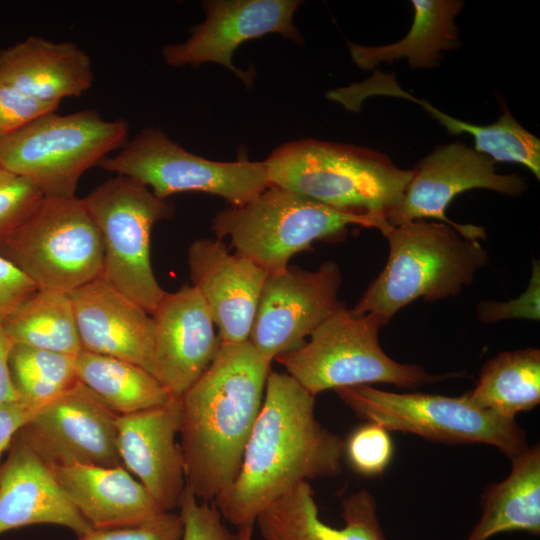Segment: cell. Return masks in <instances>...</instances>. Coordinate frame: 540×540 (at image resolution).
Instances as JSON below:
<instances>
[{"label":"cell","instance_id":"30","mask_svg":"<svg viewBox=\"0 0 540 540\" xmlns=\"http://www.w3.org/2000/svg\"><path fill=\"white\" fill-rule=\"evenodd\" d=\"M9 369L18 399L40 408L77 380L75 356L14 344Z\"/></svg>","mask_w":540,"mask_h":540},{"label":"cell","instance_id":"37","mask_svg":"<svg viewBox=\"0 0 540 540\" xmlns=\"http://www.w3.org/2000/svg\"><path fill=\"white\" fill-rule=\"evenodd\" d=\"M37 289L20 269L0 256V324L12 316Z\"/></svg>","mask_w":540,"mask_h":540},{"label":"cell","instance_id":"29","mask_svg":"<svg viewBox=\"0 0 540 540\" xmlns=\"http://www.w3.org/2000/svg\"><path fill=\"white\" fill-rule=\"evenodd\" d=\"M14 344L76 356L81 350L69 293L37 289L1 324Z\"/></svg>","mask_w":540,"mask_h":540},{"label":"cell","instance_id":"36","mask_svg":"<svg viewBox=\"0 0 540 540\" xmlns=\"http://www.w3.org/2000/svg\"><path fill=\"white\" fill-rule=\"evenodd\" d=\"M183 525L179 514L165 512L159 517L134 526L91 529L76 540H180Z\"/></svg>","mask_w":540,"mask_h":540},{"label":"cell","instance_id":"7","mask_svg":"<svg viewBox=\"0 0 540 540\" xmlns=\"http://www.w3.org/2000/svg\"><path fill=\"white\" fill-rule=\"evenodd\" d=\"M127 136L126 120H105L94 109L53 112L0 137V167L28 180L43 197H75L81 176Z\"/></svg>","mask_w":540,"mask_h":540},{"label":"cell","instance_id":"6","mask_svg":"<svg viewBox=\"0 0 540 540\" xmlns=\"http://www.w3.org/2000/svg\"><path fill=\"white\" fill-rule=\"evenodd\" d=\"M386 325L374 313L355 316L342 303L298 348L275 361L285 373L316 397L326 390L388 383L413 389L458 376L430 374L415 364H402L380 347L378 334Z\"/></svg>","mask_w":540,"mask_h":540},{"label":"cell","instance_id":"18","mask_svg":"<svg viewBox=\"0 0 540 540\" xmlns=\"http://www.w3.org/2000/svg\"><path fill=\"white\" fill-rule=\"evenodd\" d=\"M192 285L203 298L221 343L249 339L268 273L220 239L202 238L188 249Z\"/></svg>","mask_w":540,"mask_h":540},{"label":"cell","instance_id":"5","mask_svg":"<svg viewBox=\"0 0 540 540\" xmlns=\"http://www.w3.org/2000/svg\"><path fill=\"white\" fill-rule=\"evenodd\" d=\"M352 225L383 235L392 228L384 219L337 210L269 186L248 203L218 212L211 229L217 239L228 238L236 253L270 274L287 268L290 259L314 241L344 237Z\"/></svg>","mask_w":540,"mask_h":540},{"label":"cell","instance_id":"39","mask_svg":"<svg viewBox=\"0 0 540 540\" xmlns=\"http://www.w3.org/2000/svg\"><path fill=\"white\" fill-rule=\"evenodd\" d=\"M13 346V340L0 324V406L19 400L9 369V358Z\"/></svg>","mask_w":540,"mask_h":540},{"label":"cell","instance_id":"2","mask_svg":"<svg viewBox=\"0 0 540 540\" xmlns=\"http://www.w3.org/2000/svg\"><path fill=\"white\" fill-rule=\"evenodd\" d=\"M272 362L249 343H221L212 363L180 397L186 487L213 502L235 480L261 409Z\"/></svg>","mask_w":540,"mask_h":540},{"label":"cell","instance_id":"35","mask_svg":"<svg viewBox=\"0 0 540 540\" xmlns=\"http://www.w3.org/2000/svg\"><path fill=\"white\" fill-rule=\"evenodd\" d=\"M478 319L483 323H494L507 319L539 320L540 316V266L533 261L529 284L517 298L504 302L480 301L476 309Z\"/></svg>","mask_w":540,"mask_h":540},{"label":"cell","instance_id":"24","mask_svg":"<svg viewBox=\"0 0 540 540\" xmlns=\"http://www.w3.org/2000/svg\"><path fill=\"white\" fill-rule=\"evenodd\" d=\"M0 81L39 100L61 103L88 91L94 72L76 43L30 36L0 50Z\"/></svg>","mask_w":540,"mask_h":540},{"label":"cell","instance_id":"23","mask_svg":"<svg viewBox=\"0 0 540 540\" xmlns=\"http://www.w3.org/2000/svg\"><path fill=\"white\" fill-rule=\"evenodd\" d=\"M342 517L341 528L325 524L309 482L302 481L265 508L255 525L264 540H388L375 498L368 490H359L342 501Z\"/></svg>","mask_w":540,"mask_h":540},{"label":"cell","instance_id":"34","mask_svg":"<svg viewBox=\"0 0 540 540\" xmlns=\"http://www.w3.org/2000/svg\"><path fill=\"white\" fill-rule=\"evenodd\" d=\"M59 105L34 98L0 81V137L16 132L43 115L56 112Z\"/></svg>","mask_w":540,"mask_h":540},{"label":"cell","instance_id":"28","mask_svg":"<svg viewBox=\"0 0 540 540\" xmlns=\"http://www.w3.org/2000/svg\"><path fill=\"white\" fill-rule=\"evenodd\" d=\"M475 407L507 419L540 402V350L501 352L483 366L478 384L466 394Z\"/></svg>","mask_w":540,"mask_h":540},{"label":"cell","instance_id":"31","mask_svg":"<svg viewBox=\"0 0 540 540\" xmlns=\"http://www.w3.org/2000/svg\"><path fill=\"white\" fill-rule=\"evenodd\" d=\"M343 455L357 473L364 476L381 474L393 457V443L388 430L367 421L344 441Z\"/></svg>","mask_w":540,"mask_h":540},{"label":"cell","instance_id":"32","mask_svg":"<svg viewBox=\"0 0 540 540\" xmlns=\"http://www.w3.org/2000/svg\"><path fill=\"white\" fill-rule=\"evenodd\" d=\"M183 532L180 540H242L231 532L213 502L199 500L187 487L179 504Z\"/></svg>","mask_w":540,"mask_h":540},{"label":"cell","instance_id":"22","mask_svg":"<svg viewBox=\"0 0 540 540\" xmlns=\"http://www.w3.org/2000/svg\"><path fill=\"white\" fill-rule=\"evenodd\" d=\"M50 469L92 529L139 525L166 512L123 465H72Z\"/></svg>","mask_w":540,"mask_h":540},{"label":"cell","instance_id":"26","mask_svg":"<svg viewBox=\"0 0 540 540\" xmlns=\"http://www.w3.org/2000/svg\"><path fill=\"white\" fill-rule=\"evenodd\" d=\"M512 468L481 497L482 513L465 540H488L506 532L540 534V448L527 447L511 458Z\"/></svg>","mask_w":540,"mask_h":540},{"label":"cell","instance_id":"4","mask_svg":"<svg viewBox=\"0 0 540 540\" xmlns=\"http://www.w3.org/2000/svg\"><path fill=\"white\" fill-rule=\"evenodd\" d=\"M389 256L379 275L356 305L355 316L374 313L387 324L412 301H435L458 295L488 263L479 240L462 236L441 222L414 220L384 235Z\"/></svg>","mask_w":540,"mask_h":540},{"label":"cell","instance_id":"11","mask_svg":"<svg viewBox=\"0 0 540 540\" xmlns=\"http://www.w3.org/2000/svg\"><path fill=\"white\" fill-rule=\"evenodd\" d=\"M99 166L142 183L160 199L181 192H204L238 207L270 186L264 162L208 160L186 151L155 127L140 131Z\"/></svg>","mask_w":540,"mask_h":540},{"label":"cell","instance_id":"40","mask_svg":"<svg viewBox=\"0 0 540 540\" xmlns=\"http://www.w3.org/2000/svg\"><path fill=\"white\" fill-rule=\"evenodd\" d=\"M254 528H242L238 529V532L242 540H252Z\"/></svg>","mask_w":540,"mask_h":540},{"label":"cell","instance_id":"25","mask_svg":"<svg viewBox=\"0 0 540 540\" xmlns=\"http://www.w3.org/2000/svg\"><path fill=\"white\" fill-rule=\"evenodd\" d=\"M411 4L413 23L400 41L382 46L348 43L351 58L361 70L403 58L411 69L435 68L440 65L442 51L460 47L459 28L454 19L463 9V1L412 0Z\"/></svg>","mask_w":540,"mask_h":540},{"label":"cell","instance_id":"9","mask_svg":"<svg viewBox=\"0 0 540 540\" xmlns=\"http://www.w3.org/2000/svg\"><path fill=\"white\" fill-rule=\"evenodd\" d=\"M82 200L102 236L101 276L151 314L166 294L151 265V231L173 217V205L123 175L105 180Z\"/></svg>","mask_w":540,"mask_h":540},{"label":"cell","instance_id":"15","mask_svg":"<svg viewBox=\"0 0 540 540\" xmlns=\"http://www.w3.org/2000/svg\"><path fill=\"white\" fill-rule=\"evenodd\" d=\"M300 3L296 0L204 1L205 20L190 30L191 36L186 41L165 45L163 59L173 67L217 63L251 84L250 76L232 63L235 50L243 42L269 33H279L301 44L302 38L293 22Z\"/></svg>","mask_w":540,"mask_h":540},{"label":"cell","instance_id":"38","mask_svg":"<svg viewBox=\"0 0 540 540\" xmlns=\"http://www.w3.org/2000/svg\"><path fill=\"white\" fill-rule=\"evenodd\" d=\"M36 410L37 408L21 400L0 406V458L7 451L15 434Z\"/></svg>","mask_w":540,"mask_h":540},{"label":"cell","instance_id":"3","mask_svg":"<svg viewBox=\"0 0 540 540\" xmlns=\"http://www.w3.org/2000/svg\"><path fill=\"white\" fill-rule=\"evenodd\" d=\"M264 164L270 186L386 221L413 175L379 151L315 139L288 142Z\"/></svg>","mask_w":540,"mask_h":540},{"label":"cell","instance_id":"10","mask_svg":"<svg viewBox=\"0 0 540 540\" xmlns=\"http://www.w3.org/2000/svg\"><path fill=\"white\" fill-rule=\"evenodd\" d=\"M359 418L388 431L412 433L445 443H484L506 456L528 445L515 419H507L472 405L466 395L449 397L426 393H395L369 385L334 390Z\"/></svg>","mask_w":540,"mask_h":540},{"label":"cell","instance_id":"14","mask_svg":"<svg viewBox=\"0 0 540 540\" xmlns=\"http://www.w3.org/2000/svg\"><path fill=\"white\" fill-rule=\"evenodd\" d=\"M117 417L76 381L37 409L17 434L49 468L118 466Z\"/></svg>","mask_w":540,"mask_h":540},{"label":"cell","instance_id":"33","mask_svg":"<svg viewBox=\"0 0 540 540\" xmlns=\"http://www.w3.org/2000/svg\"><path fill=\"white\" fill-rule=\"evenodd\" d=\"M42 197L28 180L0 167V244L25 220Z\"/></svg>","mask_w":540,"mask_h":540},{"label":"cell","instance_id":"8","mask_svg":"<svg viewBox=\"0 0 540 540\" xmlns=\"http://www.w3.org/2000/svg\"><path fill=\"white\" fill-rule=\"evenodd\" d=\"M0 256L38 289L71 293L102 275L104 245L82 198L42 197L0 244Z\"/></svg>","mask_w":540,"mask_h":540},{"label":"cell","instance_id":"17","mask_svg":"<svg viewBox=\"0 0 540 540\" xmlns=\"http://www.w3.org/2000/svg\"><path fill=\"white\" fill-rule=\"evenodd\" d=\"M180 397L163 405L118 415L116 444L122 465L166 512L180 504L186 488L185 464L177 441L181 426Z\"/></svg>","mask_w":540,"mask_h":540},{"label":"cell","instance_id":"1","mask_svg":"<svg viewBox=\"0 0 540 540\" xmlns=\"http://www.w3.org/2000/svg\"><path fill=\"white\" fill-rule=\"evenodd\" d=\"M344 440L315 416V396L285 372L271 370L239 472L213 503L238 529L302 481L341 471Z\"/></svg>","mask_w":540,"mask_h":540},{"label":"cell","instance_id":"27","mask_svg":"<svg viewBox=\"0 0 540 540\" xmlns=\"http://www.w3.org/2000/svg\"><path fill=\"white\" fill-rule=\"evenodd\" d=\"M77 380L117 415L160 406L173 396L148 371L128 361L81 350Z\"/></svg>","mask_w":540,"mask_h":540},{"label":"cell","instance_id":"19","mask_svg":"<svg viewBox=\"0 0 540 540\" xmlns=\"http://www.w3.org/2000/svg\"><path fill=\"white\" fill-rule=\"evenodd\" d=\"M69 295L82 350L128 361L151 374L153 323L147 311L102 276Z\"/></svg>","mask_w":540,"mask_h":540},{"label":"cell","instance_id":"16","mask_svg":"<svg viewBox=\"0 0 540 540\" xmlns=\"http://www.w3.org/2000/svg\"><path fill=\"white\" fill-rule=\"evenodd\" d=\"M153 323L151 374L181 397L206 371L221 345L211 314L189 285L164 295L150 314Z\"/></svg>","mask_w":540,"mask_h":540},{"label":"cell","instance_id":"20","mask_svg":"<svg viewBox=\"0 0 540 540\" xmlns=\"http://www.w3.org/2000/svg\"><path fill=\"white\" fill-rule=\"evenodd\" d=\"M0 463V535L37 524L80 536L92 527L73 506L51 469L16 433Z\"/></svg>","mask_w":540,"mask_h":540},{"label":"cell","instance_id":"21","mask_svg":"<svg viewBox=\"0 0 540 540\" xmlns=\"http://www.w3.org/2000/svg\"><path fill=\"white\" fill-rule=\"evenodd\" d=\"M376 95L400 97L421 105L449 134L467 133L473 136L476 151L486 154L494 162L523 165L540 179V140L518 123L505 105L496 122L489 125L472 124L446 115L425 100L412 96L400 88L394 74H384L379 70L364 82L329 91L326 97L349 111L357 112L366 98Z\"/></svg>","mask_w":540,"mask_h":540},{"label":"cell","instance_id":"13","mask_svg":"<svg viewBox=\"0 0 540 540\" xmlns=\"http://www.w3.org/2000/svg\"><path fill=\"white\" fill-rule=\"evenodd\" d=\"M342 275L334 261L308 271L288 266L268 274L263 285L249 343L266 360L301 346L341 304Z\"/></svg>","mask_w":540,"mask_h":540},{"label":"cell","instance_id":"12","mask_svg":"<svg viewBox=\"0 0 540 540\" xmlns=\"http://www.w3.org/2000/svg\"><path fill=\"white\" fill-rule=\"evenodd\" d=\"M494 161L461 141L436 147L412 169L399 203L387 216L395 227L414 220L432 218L454 227L462 236L486 239L485 229L450 220L446 209L460 193L472 189H487L508 196L522 195L528 188L517 174H500Z\"/></svg>","mask_w":540,"mask_h":540}]
</instances>
